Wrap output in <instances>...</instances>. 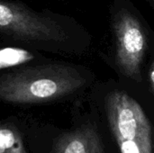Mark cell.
<instances>
[{"mask_svg": "<svg viewBox=\"0 0 154 153\" xmlns=\"http://www.w3.org/2000/svg\"><path fill=\"white\" fill-rule=\"evenodd\" d=\"M54 153H105V148L97 128L87 124L60 136Z\"/></svg>", "mask_w": 154, "mask_h": 153, "instance_id": "obj_5", "label": "cell"}, {"mask_svg": "<svg viewBox=\"0 0 154 153\" xmlns=\"http://www.w3.org/2000/svg\"><path fill=\"white\" fill-rule=\"evenodd\" d=\"M0 37L38 51L59 52L71 46L73 32L70 23L60 14L0 0Z\"/></svg>", "mask_w": 154, "mask_h": 153, "instance_id": "obj_2", "label": "cell"}, {"mask_svg": "<svg viewBox=\"0 0 154 153\" xmlns=\"http://www.w3.org/2000/svg\"><path fill=\"white\" fill-rule=\"evenodd\" d=\"M47 60L40 51L18 46L0 48V74L26 65Z\"/></svg>", "mask_w": 154, "mask_h": 153, "instance_id": "obj_6", "label": "cell"}, {"mask_svg": "<svg viewBox=\"0 0 154 153\" xmlns=\"http://www.w3.org/2000/svg\"><path fill=\"white\" fill-rule=\"evenodd\" d=\"M106 111L115 139L133 141L146 153H153L151 124L135 99L125 92L114 91L106 96Z\"/></svg>", "mask_w": 154, "mask_h": 153, "instance_id": "obj_3", "label": "cell"}, {"mask_svg": "<svg viewBox=\"0 0 154 153\" xmlns=\"http://www.w3.org/2000/svg\"><path fill=\"white\" fill-rule=\"evenodd\" d=\"M0 153H29L17 124L10 120H0Z\"/></svg>", "mask_w": 154, "mask_h": 153, "instance_id": "obj_7", "label": "cell"}, {"mask_svg": "<svg viewBox=\"0 0 154 153\" xmlns=\"http://www.w3.org/2000/svg\"><path fill=\"white\" fill-rule=\"evenodd\" d=\"M87 83L75 66L45 60L0 74V101L30 106L58 101L69 96Z\"/></svg>", "mask_w": 154, "mask_h": 153, "instance_id": "obj_1", "label": "cell"}, {"mask_svg": "<svg viewBox=\"0 0 154 153\" xmlns=\"http://www.w3.org/2000/svg\"><path fill=\"white\" fill-rule=\"evenodd\" d=\"M148 1H149V2L151 3V5H152V7L154 8V0H148Z\"/></svg>", "mask_w": 154, "mask_h": 153, "instance_id": "obj_9", "label": "cell"}, {"mask_svg": "<svg viewBox=\"0 0 154 153\" xmlns=\"http://www.w3.org/2000/svg\"><path fill=\"white\" fill-rule=\"evenodd\" d=\"M116 61L127 78L141 81V67L148 49V40L141 23L127 11L119 13L114 22Z\"/></svg>", "mask_w": 154, "mask_h": 153, "instance_id": "obj_4", "label": "cell"}, {"mask_svg": "<svg viewBox=\"0 0 154 153\" xmlns=\"http://www.w3.org/2000/svg\"><path fill=\"white\" fill-rule=\"evenodd\" d=\"M149 78H150V83L152 87V90L154 92V59L151 64L150 70H149Z\"/></svg>", "mask_w": 154, "mask_h": 153, "instance_id": "obj_8", "label": "cell"}]
</instances>
